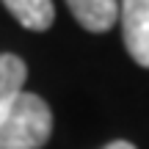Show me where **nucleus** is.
<instances>
[{
	"label": "nucleus",
	"instance_id": "nucleus-1",
	"mask_svg": "<svg viewBox=\"0 0 149 149\" xmlns=\"http://www.w3.org/2000/svg\"><path fill=\"white\" fill-rule=\"evenodd\" d=\"M53 133V111L39 94L22 91L0 122V149H42Z\"/></svg>",
	"mask_w": 149,
	"mask_h": 149
},
{
	"label": "nucleus",
	"instance_id": "nucleus-2",
	"mask_svg": "<svg viewBox=\"0 0 149 149\" xmlns=\"http://www.w3.org/2000/svg\"><path fill=\"white\" fill-rule=\"evenodd\" d=\"M119 19L127 53L149 69V0H119Z\"/></svg>",
	"mask_w": 149,
	"mask_h": 149
},
{
	"label": "nucleus",
	"instance_id": "nucleus-3",
	"mask_svg": "<svg viewBox=\"0 0 149 149\" xmlns=\"http://www.w3.org/2000/svg\"><path fill=\"white\" fill-rule=\"evenodd\" d=\"M80 28L91 33H105L119 19V0H66Z\"/></svg>",
	"mask_w": 149,
	"mask_h": 149
},
{
	"label": "nucleus",
	"instance_id": "nucleus-4",
	"mask_svg": "<svg viewBox=\"0 0 149 149\" xmlns=\"http://www.w3.org/2000/svg\"><path fill=\"white\" fill-rule=\"evenodd\" d=\"M28 77V66L19 55L3 53L0 55V122L14 105V100L22 94V86Z\"/></svg>",
	"mask_w": 149,
	"mask_h": 149
},
{
	"label": "nucleus",
	"instance_id": "nucleus-5",
	"mask_svg": "<svg viewBox=\"0 0 149 149\" xmlns=\"http://www.w3.org/2000/svg\"><path fill=\"white\" fill-rule=\"evenodd\" d=\"M3 6L28 31H47L55 19L53 0H3Z\"/></svg>",
	"mask_w": 149,
	"mask_h": 149
},
{
	"label": "nucleus",
	"instance_id": "nucleus-6",
	"mask_svg": "<svg viewBox=\"0 0 149 149\" xmlns=\"http://www.w3.org/2000/svg\"><path fill=\"white\" fill-rule=\"evenodd\" d=\"M102 149H135L130 141H113V144H108V146H102Z\"/></svg>",
	"mask_w": 149,
	"mask_h": 149
}]
</instances>
